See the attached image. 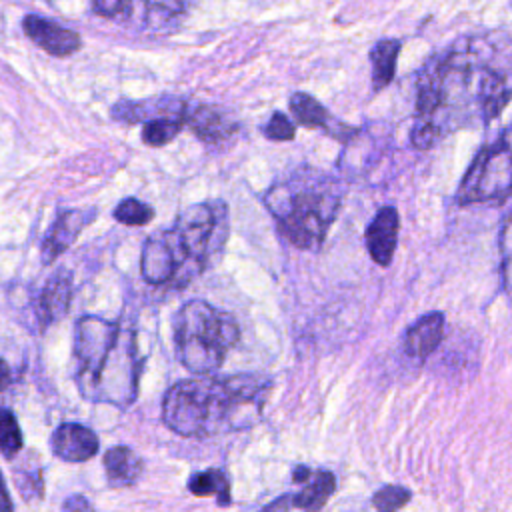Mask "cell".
<instances>
[{"label": "cell", "instance_id": "cell-1", "mask_svg": "<svg viewBox=\"0 0 512 512\" xmlns=\"http://www.w3.org/2000/svg\"><path fill=\"white\" fill-rule=\"evenodd\" d=\"M270 380L260 374L190 378L176 382L164 396V424L188 438L250 428L262 414Z\"/></svg>", "mask_w": 512, "mask_h": 512}, {"label": "cell", "instance_id": "cell-2", "mask_svg": "<svg viewBox=\"0 0 512 512\" xmlns=\"http://www.w3.org/2000/svg\"><path fill=\"white\" fill-rule=\"evenodd\" d=\"M136 352L134 334L118 322L82 316L74 328V378L80 394L92 402L130 406L138 396Z\"/></svg>", "mask_w": 512, "mask_h": 512}, {"label": "cell", "instance_id": "cell-3", "mask_svg": "<svg viewBox=\"0 0 512 512\" xmlns=\"http://www.w3.org/2000/svg\"><path fill=\"white\" fill-rule=\"evenodd\" d=\"M226 240L224 204H194L186 208L170 230L144 242L140 272L148 284L176 286L198 276Z\"/></svg>", "mask_w": 512, "mask_h": 512}, {"label": "cell", "instance_id": "cell-4", "mask_svg": "<svg viewBox=\"0 0 512 512\" xmlns=\"http://www.w3.org/2000/svg\"><path fill=\"white\" fill-rule=\"evenodd\" d=\"M172 326L178 362L200 376L216 372L240 338L236 320L204 300L186 302Z\"/></svg>", "mask_w": 512, "mask_h": 512}, {"label": "cell", "instance_id": "cell-5", "mask_svg": "<svg viewBox=\"0 0 512 512\" xmlns=\"http://www.w3.org/2000/svg\"><path fill=\"white\" fill-rule=\"evenodd\" d=\"M264 204L288 242L302 250H316L336 220L340 198L320 184H278L268 190Z\"/></svg>", "mask_w": 512, "mask_h": 512}, {"label": "cell", "instance_id": "cell-6", "mask_svg": "<svg viewBox=\"0 0 512 512\" xmlns=\"http://www.w3.org/2000/svg\"><path fill=\"white\" fill-rule=\"evenodd\" d=\"M512 194V146L504 140L484 146L470 162L460 188L458 204H502Z\"/></svg>", "mask_w": 512, "mask_h": 512}, {"label": "cell", "instance_id": "cell-7", "mask_svg": "<svg viewBox=\"0 0 512 512\" xmlns=\"http://www.w3.org/2000/svg\"><path fill=\"white\" fill-rule=\"evenodd\" d=\"M398 232H400V214L394 206H382L364 232V242L370 258L388 268L392 264L396 246H398Z\"/></svg>", "mask_w": 512, "mask_h": 512}, {"label": "cell", "instance_id": "cell-8", "mask_svg": "<svg viewBox=\"0 0 512 512\" xmlns=\"http://www.w3.org/2000/svg\"><path fill=\"white\" fill-rule=\"evenodd\" d=\"M50 446L52 452L64 462H86L98 454L100 440L88 426L64 422L54 430Z\"/></svg>", "mask_w": 512, "mask_h": 512}, {"label": "cell", "instance_id": "cell-9", "mask_svg": "<svg viewBox=\"0 0 512 512\" xmlns=\"http://www.w3.org/2000/svg\"><path fill=\"white\" fill-rule=\"evenodd\" d=\"M290 112L298 124H302L306 128H322L330 136L338 138L340 142H348L352 138V134L358 132L356 128H352L340 120H334L330 116V112L314 96H310L306 92H294L290 96Z\"/></svg>", "mask_w": 512, "mask_h": 512}, {"label": "cell", "instance_id": "cell-10", "mask_svg": "<svg viewBox=\"0 0 512 512\" xmlns=\"http://www.w3.org/2000/svg\"><path fill=\"white\" fill-rule=\"evenodd\" d=\"M444 324H446V318L442 312H426L424 316H420L404 332V338H402L404 352L410 358L424 362L440 346L444 338Z\"/></svg>", "mask_w": 512, "mask_h": 512}, {"label": "cell", "instance_id": "cell-11", "mask_svg": "<svg viewBox=\"0 0 512 512\" xmlns=\"http://www.w3.org/2000/svg\"><path fill=\"white\" fill-rule=\"evenodd\" d=\"M24 32L48 54L52 56H70L80 48V36L52 20L40 16H26L22 22Z\"/></svg>", "mask_w": 512, "mask_h": 512}, {"label": "cell", "instance_id": "cell-12", "mask_svg": "<svg viewBox=\"0 0 512 512\" xmlns=\"http://www.w3.org/2000/svg\"><path fill=\"white\" fill-rule=\"evenodd\" d=\"M512 98V76L492 68H482L478 80L476 102L484 120H492L502 114Z\"/></svg>", "mask_w": 512, "mask_h": 512}, {"label": "cell", "instance_id": "cell-13", "mask_svg": "<svg viewBox=\"0 0 512 512\" xmlns=\"http://www.w3.org/2000/svg\"><path fill=\"white\" fill-rule=\"evenodd\" d=\"M92 214L94 210H68L60 214L42 242V262L50 264L56 260L78 238L80 230L92 220Z\"/></svg>", "mask_w": 512, "mask_h": 512}, {"label": "cell", "instance_id": "cell-14", "mask_svg": "<svg viewBox=\"0 0 512 512\" xmlns=\"http://www.w3.org/2000/svg\"><path fill=\"white\" fill-rule=\"evenodd\" d=\"M72 302V276L68 270H58L46 282L38 300V318L48 326L66 316Z\"/></svg>", "mask_w": 512, "mask_h": 512}, {"label": "cell", "instance_id": "cell-15", "mask_svg": "<svg viewBox=\"0 0 512 512\" xmlns=\"http://www.w3.org/2000/svg\"><path fill=\"white\" fill-rule=\"evenodd\" d=\"M402 50V42L398 38H380L370 48L368 60L372 68V90L382 92L388 88L396 76V64Z\"/></svg>", "mask_w": 512, "mask_h": 512}, {"label": "cell", "instance_id": "cell-16", "mask_svg": "<svg viewBox=\"0 0 512 512\" xmlns=\"http://www.w3.org/2000/svg\"><path fill=\"white\" fill-rule=\"evenodd\" d=\"M142 458L128 446H112L104 454V470L112 488L132 486L142 474Z\"/></svg>", "mask_w": 512, "mask_h": 512}, {"label": "cell", "instance_id": "cell-17", "mask_svg": "<svg viewBox=\"0 0 512 512\" xmlns=\"http://www.w3.org/2000/svg\"><path fill=\"white\" fill-rule=\"evenodd\" d=\"M336 490V476L330 470H314L298 494H292V506L304 512H320Z\"/></svg>", "mask_w": 512, "mask_h": 512}, {"label": "cell", "instance_id": "cell-18", "mask_svg": "<svg viewBox=\"0 0 512 512\" xmlns=\"http://www.w3.org/2000/svg\"><path fill=\"white\" fill-rule=\"evenodd\" d=\"M188 490L194 496H216L220 506H228L232 502L230 496V480L218 468H208L194 474L188 480Z\"/></svg>", "mask_w": 512, "mask_h": 512}, {"label": "cell", "instance_id": "cell-19", "mask_svg": "<svg viewBox=\"0 0 512 512\" xmlns=\"http://www.w3.org/2000/svg\"><path fill=\"white\" fill-rule=\"evenodd\" d=\"M184 122H186L184 112L148 118L142 126V140L148 146H164L178 136Z\"/></svg>", "mask_w": 512, "mask_h": 512}, {"label": "cell", "instance_id": "cell-20", "mask_svg": "<svg viewBox=\"0 0 512 512\" xmlns=\"http://www.w3.org/2000/svg\"><path fill=\"white\" fill-rule=\"evenodd\" d=\"M186 122L190 128L204 140H218L224 134L232 132V126L226 124V120L210 106H198L188 116Z\"/></svg>", "mask_w": 512, "mask_h": 512}, {"label": "cell", "instance_id": "cell-21", "mask_svg": "<svg viewBox=\"0 0 512 512\" xmlns=\"http://www.w3.org/2000/svg\"><path fill=\"white\" fill-rule=\"evenodd\" d=\"M24 448V436L16 416L10 410H0V452L12 460Z\"/></svg>", "mask_w": 512, "mask_h": 512}, {"label": "cell", "instance_id": "cell-22", "mask_svg": "<svg viewBox=\"0 0 512 512\" xmlns=\"http://www.w3.org/2000/svg\"><path fill=\"white\" fill-rule=\"evenodd\" d=\"M412 500V492L400 484H386L378 488L372 496V506L376 512H398Z\"/></svg>", "mask_w": 512, "mask_h": 512}, {"label": "cell", "instance_id": "cell-23", "mask_svg": "<svg viewBox=\"0 0 512 512\" xmlns=\"http://www.w3.org/2000/svg\"><path fill=\"white\" fill-rule=\"evenodd\" d=\"M154 210L138 198H124L114 208V218L126 226H144L152 220Z\"/></svg>", "mask_w": 512, "mask_h": 512}, {"label": "cell", "instance_id": "cell-24", "mask_svg": "<svg viewBox=\"0 0 512 512\" xmlns=\"http://www.w3.org/2000/svg\"><path fill=\"white\" fill-rule=\"evenodd\" d=\"M442 138V130L430 122H414L410 130V144L416 150H430Z\"/></svg>", "mask_w": 512, "mask_h": 512}, {"label": "cell", "instance_id": "cell-25", "mask_svg": "<svg viewBox=\"0 0 512 512\" xmlns=\"http://www.w3.org/2000/svg\"><path fill=\"white\" fill-rule=\"evenodd\" d=\"M264 134L270 140H278V142H286L292 140L296 136V124L282 112H274L268 120V124L264 126Z\"/></svg>", "mask_w": 512, "mask_h": 512}, {"label": "cell", "instance_id": "cell-26", "mask_svg": "<svg viewBox=\"0 0 512 512\" xmlns=\"http://www.w3.org/2000/svg\"><path fill=\"white\" fill-rule=\"evenodd\" d=\"M130 0H94V12L100 16H108V18H118L120 14H124L130 4Z\"/></svg>", "mask_w": 512, "mask_h": 512}, {"label": "cell", "instance_id": "cell-27", "mask_svg": "<svg viewBox=\"0 0 512 512\" xmlns=\"http://www.w3.org/2000/svg\"><path fill=\"white\" fill-rule=\"evenodd\" d=\"M62 512H94L90 502L80 496V494H74V496H68L64 506H62Z\"/></svg>", "mask_w": 512, "mask_h": 512}, {"label": "cell", "instance_id": "cell-28", "mask_svg": "<svg viewBox=\"0 0 512 512\" xmlns=\"http://www.w3.org/2000/svg\"><path fill=\"white\" fill-rule=\"evenodd\" d=\"M290 506H292V494H282L270 504H266L264 508H260L258 512H290Z\"/></svg>", "mask_w": 512, "mask_h": 512}, {"label": "cell", "instance_id": "cell-29", "mask_svg": "<svg viewBox=\"0 0 512 512\" xmlns=\"http://www.w3.org/2000/svg\"><path fill=\"white\" fill-rule=\"evenodd\" d=\"M0 512H14V504L8 494V486L2 472H0Z\"/></svg>", "mask_w": 512, "mask_h": 512}, {"label": "cell", "instance_id": "cell-30", "mask_svg": "<svg viewBox=\"0 0 512 512\" xmlns=\"http://www.w3.org/2000/svg\"><path fill=\"white\" fill-rule=\"evenodd\" d=\"M12 382V372H10V366L4 358H0V392L6 390Z\"/></svg>", "mask_w": 512, "mask_h": 512}, {"label": "cell", "instance_id": "cell-31", "mask_svg": "<svg viewBox=\"0 0 512 512\" xmlns=\"http://www.w3.org/2000/svg\"><path fill=\"white\" fill-rule=\"evenodd\" d=\"M312 468H308V466H304V464H300V466H296L294 468V472H292V480L294 482H298V484H304L310 476H312Z\"/></svg>", "mask_w": 512, "mask_h": 512}, {"label": "cell", "instance_id": "cell-32", "mask_svg": "<svg viewBox=\"0 0 512 512\" xmlns=\"http://www.w3.org/2000/svg\"><path fill=\"white\" fill-rule=\"evenodd\" d=\"M508 224H512V212H510V216H508Z\"/></svg>", "mask_w": 512, "mask_h": 512}]
</instances>
